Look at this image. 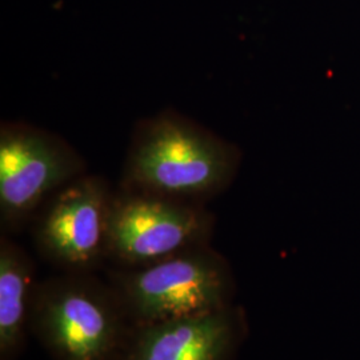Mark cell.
Instances as JSON below:
<instances>
[{
  "label": "cell",
  "mask_w": 360,
  "mask_h": 360,
  "mask_svg": "<svg viewBox=\"0 0 360 360\" xmlns=\"http://www.w3.org/2000/svg\"><path fill=\"white\" fill-rule=\"evenodd\" d=\"M231 143L175 112L144 122L131 146L127 190L178 200L210 198L226 190L240 166Z\"/></svg>",
  "instance_id": "obj_1"
},
{
  "label": "cell",
  "mask_w": 360,
  "mask_h": 360,
  "mask_svg": "<svg viewBox=\"0 0 360 360\" xmlns=\"http://www.w3.org/2000/svg\"><path fill=\"white\" fill-rule=\"evenodd\" d=\"M117 283L120 306L139 327L229 307L230 272L208 245L131 269Z\"/></svg>",
  "instance_id": "obj_2"
},
{
  "label": "cell",
  "mask_w": 360,
  "mask_h": 360,
  "mask_svg": "<svg viewBox=\"0 0 360 360\" xmlns=\"http://www.w3.org/2000/svg\"><path fill=\"white\" fill-rule=\"evenodd\" d=\"M122 306L80 276L35 288L30 324L58 360H112L122 339Z\"/></svg>",
  "instance_id": "obj_3"
},
{
  "label": "cell",
  "mask_w": 360,
  "mask_h": 360,
  "mask_svg": "<svg viewBox=\"0 0 360 360\" xmlns=\"http://www.w3.org/2000/svg\"><path fill=\"white\" fill-rule=\"evenodd\" d=\"M214 218L193 202L127 190L114 195L108 257L135 269L208 245Z\"/></svg>",
  "instance_id": "obj_4"
},
{
  "label": "cell",
  "mask_w": 360,
  "mask_h": 360,
  "mask_svg": "<svg viewBox=\"0 0 360 360\" xmlns=\"http://www.w3.org/2000/svg\"><path fill=\"white\" fill-rule=\"evenodd\" d=\"M84 162L58 135L22 123L0 129V219L22 227L49 195L84 174Z\"/></svg>",
  "instance_id": "obj_5"
},
{
  "label": "cell",
  "mask_w": 360,
  "mask_h": 360,
  "mask_svg": "<svg viewBox=\"0 0 360 360\" xmlns=\"http://www.w3.org/2000/svg\"><path fill=\"white\" fill-rule=\"evenodd\" d=\"M114 193L102 176L82 175L55 193L39 219L40 252L72 272L95 269L108 257V229Z\"/></svg>",
  "instance_id": "obj_6"
},
{
  "label": "cell",
  "mask_w": 360,
  "mask_h": 360,
  "mask_svg": "<svg viewBox=\"0 0 360 360\" xmlns=\"http://www.w3.org/2000/svg\"><path fill=\"white\" fill-rule=\"evenodd\" d=\"M139 328L122 360H227L236 339L230 307Z\"/></svg>",
  "instance_id": "obj_7"
},
{
  "label": "cell",
  "mask_w": 360,
  "mask_h": 360,
  "mask_svg": "<svg viewBox=\"0 0 360 360\" xmlns=\"http://www.w3.org/2000/svg\"><path fill=\"white\" fill-rule=\"evenodd\" d=\"M34 266L26 252L7 238L0 240V360L20 352L30 323L35 288Z\"/></svg>",
  "instance_id": "obj_8"
}]
</instances>
